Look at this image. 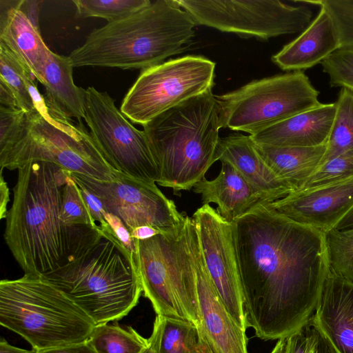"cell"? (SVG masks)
<instances>
[{
  "label": "cell",
  "instance_id": "bcb514c9",
  "mask_svg": "<svg viewBox=\"0 0 353 353\" xmlns=\"http://www.w3.org/2000/svg\"><path fill=\"white\" fill-rule=\"evenodd\" d=\"M142 353H152V352L151 351V350L149 347V345H148V347L142 352Z\"/></svg>",
  "mask_w": 353,
  "mask_h": 353
},
{
  "label": "cell",
  "instance_id": "e575fe53",
  "mask_svg": "<svg viewBox=\"0 0 353 353\" xmlns=\"http://www.w3.org/2000/svg\"><path fill=\"white\" fill-rule=\"evenodd\" d=\"M319 330L310 320L286 339V353H319Z\"/></svg>",
  "mask_w": 353,
  "mask_h": 353
},
{
  "label": "cell",
  "instance_id": "5b68a950",
  "mask_svg": "<svg viewBox=\"0 0 353 353\" xmlns=\"http://www.w3.org/2000/svg\"><path fill=\"white\" fill-rule=\"evenodd\" d=\"M160 178L175 192L205 179L217 161L223 128L216 97L210 90L165 111L143 125Z\"/></svg>",
  "mask_w": 353,
  "mask_h": 353
},
{
  "label": "cell",
  "instance_id": "f1b7e54d",
  "mask_svg": "<svg viewBox=\"0 0 353 353\" xmlns=\"http://www.w3.org/2000/svg\"><path fill=\"white\" fill-rule=\"evenodd\" d=\"M329 272L353 283V228L325 232Z\"/></svg>",
  "mask_w": 353,
  "mask_h": 353
},
{
  "label": "cell",
  "instance_id": "3957f363",
  "mask_svg": "<svg viewBox=\"0 0 353 353\" xmlns=\"http://www.w3.org/2000/svg\"><path fill=\"white\" fill-rule=\"evenodd\" d=\"M196 25L177 0L152 1L125 19L94 30L69 58L73 67L142 70L184 52Z\"/></svg>",
  "mask_w": 353,
  "mask_h": 353
},
{
  "label": "cell",
  "instance_id": "1f68e13d",
  "mask_svg": "<svg viewBox=\"0 0 353 353\" xmlns=\"http://www.w3.org/2000/svg\"><path fill=\"white\" fill-rule=\"evenodd\" d=\"M61 218L65 224L70 226H99L91 216L71 172L63 188Z\"/></svg>",
  "mask_w": 353,
  "mask_h": 353
},
{
  "label": "cell",
  "instance_id": "30bf717a",
  "mask_svg": "<svg viewBox=\"0 0 353 353\" xmlns=\"http://www.w3.org/2000/svg\"><path fill=\"white\" fill-rule=\"evenodd\" d=\"M215 63L187 55L142 70L121 105L132 123L143 125L165 111L212 89Z\"/></svg>",
  "mask_w": 353,
  "mask_h": 353
},
{
  "label": "cell",
  "instance_id": "74e56055",
  "mask_svg": "<svg viewBox=\"0 0 353 353\" xmlns=\"http://www.w3.org/2000/svg\"><path fill=\"white\" fill-rule=\"evenodd\" d=\"M31 350V353H97L88 340L79 343Z\"/></svg>",
  "mask_w": 353,
  "mask_h": 353
},
{
  "label": "cell",
  "instance_id": "44dd1931",
  "mask_svg": "<svg viewBox=\"0 0 353 353\" xmlns=\"http://www.w3.org/2000/svg\"><path fill=\"white\" fill-rule=\"evenodd\" d=\"M19 3V0L0 1V43L15 54L39 81L51 50Z\"/></svg>",
  "mask_w": 353,
  "mask_h": 353
},
{
  "label": "cell",
  "instance_id": "8992f818",
  "mask_svg": "<svg viewBox=\"0 0 353 353\" xmlns=\"http://www.w3.org/2000/svg\"><path fill=\"white\" fill-rule=\"evenodd\" d=\"M103 237L68 264L41 275L83 310L97 325L120 320L143 292L134 258L110 225Z\"/></svg>",
  "mask_w": 353,
  "mask_h": 353
},
{
  "label": "cell",
  "instance_id": "ac0fdd59",
  "mask_svg": "<svg viewBox=\"0 0 353 353\" xmlns=\"http://www.w3.org/2000/svg\"><path fill=\"white\" fill-rule=\"evenodd\" d=\"M336 114L335 103H322L250 135L256 144L315 147L327 144Z\"/></svg>",
  "mask_w": 353,
  "mask_h": 353
},
{
  "label": "cell",
  "instance_id": "277c9868",
  "mask_svg": "<svg viewBox=\"0 0 353 353\" xmlns=\"http://www.w3.org/2000/svg\"><path fill=\"white\" fill-rule=\"evenodd\" d=\"M51 163L72 174L111 181L121 172L105 159L81 121L47 108L25 112L0 106V168Z\"/></svg>",
  "mask_w": 353,
  "mask_h": 353
},
{
  "label": "cell",
  "instance_id": "8d00e7d4",
  "mask_svg": "<svg viewBox=\"0 0 353 353\" xmlns=\"http://www.w3.org/2000/svg\"><path fill=\"white\" fill-rule=\"evenodd\" d=\"M74 181L79 188L81 196L84 200L93 220L96 223H99V225L101 227L108 225V223L105 218V214L106 212L101 199L94 192L88 190L84 185L77 181Z\"/></svg>",
  "mask_w": 353,
  "mask_h": 353
},
{
  "label": "cell",
  "instance_id": "836d02e7",
  "mask_svg": "<svg viewBox=\"0 0 353 353\" xmlns=\"http://www.w3.org/2000/svg\"><path fill=\"white\" fill-rule=\"evenodd\" d=\"M323 71L328 76L332 87L353 90V50L339 48L322 63Z\"/></svg>",
  "mask_w": 353,
  "mask_h": 353
},
{
  "label": "cell",
  "instance_id": "52a82bcc",
  "mask_svg": "<svg viewBox=\"0 0 353 353\" xmlns=\"http://www.w3.org/2000/svg\"><path fill=\"white\" fill-rule=\"evenodd\" d=\"M0 324L34 350L87 341L97 324L39 274L0 281Z\"/></svg>",
  "mask_w": 353,
  "mask_h": 353
},
{
  "label": "cell",
  "instance_id": "ffe728a7",
  "mask_svg": "<svg viewBox=\"0 0 353 353\" xmlns=\"http://www.w3.org/2000/svg\"><path fill=\"white\" fill-rule=\"evenodd\" d=\"M217 160L232 165L272 203L292 192L291 188L276 176L258 153L250 135L232 134L221 138Z\"/></svg>",
  "mask_w": 353,
  "mask_h": 353
},
{
  "label": "cell",
  "instance_id": "ee69618b",
  "mask_svg": "<svg viewBox=\"0 0 353 353\" xmlns=\"http://www.w3.org/2000/svg\"><path fill=\"white\" fill-rule=\"evenodd\" d=\"M287 339L278 340L270 353H286Z\"/></svg>",
  "mask_w": 353,
  "mask_h": 353
},
{
  "label": "cell",
  "instance_id": "7c38bea8",
  "mask_svg": "<svg viewBox=\"0 0 353 353\" xmlns=\"http://www.w3.org/2000/svg\"><path fill=\"white\" fill-rule=\"evenodd\" d=\"M85 116L90 133L107 161L118 172L150 183L160 174L148 137L137 129L106 92L85 89Z\"/></svg>",
  "mask_w": 353,
  "mask_h": 353
},
{
  "label": "cell",
  "instance_id": "6da1fadb",
  "mask_svg": "<svg viewBox=\"0 0 353 353\" xmlns=\"http://www.w3.org/2000/svg\"><path fill=\"white\" fill-rule=\"evenodd\" d=\"M233 223L247 327L263 341L287 339L312 318L329 274L325 232L269 203Z\"/></svg>",
  "mask_w": 353,
  "mask_h": 353
},
{
  "label": "cell",
  "instance_id": "4dcf8cb0",
  "mask_svg": "<svg viewBox=\"0 0 353 353\" xmlns=\"http://www.w3.org/2000/svg\"><path fill=\"white\" fill-rule=\"evenodd\" d=\"M293 2L323 8L331 20L339 48L353 50V0H294Z\"/></svg>",
  "mask_w": 353,
  "mask_h": 353
},
{
  "label": "cell",
  "instance_id": "603a6c76",
  "mask_svg": "<svg viewBox=\"0 0 353 353\" xmlns=\"http://www.w3.org/2000/svg\"><path fill=\"white\" fill-rule=\"evenodd\" d=\"M73 68L69 57L50 51L39 82L46 89L43 98L50 110L81 121L85 116V89L74 84Z\"/></svg>",
  "mask_w": 353,
  "mask_h": 353
},
{
  "label": "cell",
  "instance_id": "4316f807",
  "mask_svg": "<svg viewBox=\"0 0 353 353\" xmlns=\"http://www.w3.org/2000/svg\"><path fill=\"white\" fill-rule=\"evenodd\" d=\"M97 353H142L148 347V339L131 326L97 325L88 339Z\"/></svg>",
  "mask_w": 353,
  "mask_h": 353
},
{
  "label": "cell",
  "instance_id": "8fae6325",
  "mask_svg": "<svg viewBox=\"0 0 353 353\" xmlns=\"http://www.w3.org/2000/svg\"><path fill=\"white\" fill-rule=\"evenodd\" d=\"M197 25L222 32L268 39L303 32L312 21L308 5L279 0H177Z\"/></svg>",
  "mask_w": 353,
  "mask_h": 353
},
{
  "label": "cell",
  "instance_id": "5bb4252c",
  "mask_svg": "<svg viewBox=\"0 0 353 353\" xmlns=\"http://www.w3.org/2000/svg\"><path fill=\"white\" fill-rule=\"evenodd\" d=\"M192 219L211 281L228 312L246 331L234 223L223 218L210 204L198 208Z\"/></svg>",
  "mask_w": 353,
  "mask_h": 353
},
{
  "label": "cell",
  "instance_id": "f546056e",
  "mask_svg": "<svg viewBox=\"0 0 353 353\" xmlns=\"http://www.w3.org/2000/svg\"><path fill=\"white\" fill-rule=\"evenodd\" d=\"M79 16L98 17L108 23L125 19L151 3L150 0H74Z\"/></svg>",
  "mask_w": 353,
  "mask_h": 353
},
{
  "label": "cell",
  "instance_id": "b9f144b4",
  "mask_svg": "<svg viewBox=\"0 0 353 353\" xmlns=\"http://www.w3.org/2000/svg\"><path fill=\"white\" fill-rule=\"evenodd\" d=\"M31 351L13 346L3 338L0 340V353H31Z\"/></svg>",
  "mask_w": 353,
  "mask_h": 353
},
{
  "label": "cell",
  "instance_id": "60d3db41",
  "mask_svg": "<svg viewBox=\"0 0 353 353\" xmlns=\"http://www.w3.org/2000/svg\"><path fill=\"white\" fill-rule=\"evenodd\" d=\"M161 232L155 228L150 225H142L136 228L130 233L132 237L135 240H144L151 238Z\"/></svg>",
  "mask_w": 353,
  "mask_h": 353
},
{
  "label": "cell",
  "instance_id": "7bdbcfd3",
  "mask_svg": "<svg viewBox=\"0 0 353 353\" xmlns=\"http://www.w3.org/2000/svg\"><path fill=\"white\" fill-rule=\"evenodd\" d=\"M353 228V210L341 220L334 229L343 230Z\"/></svg>",
  "mask_w": 353,
  "mask_h": 353
},
{
  "label": "cell",
  "instance_id": "9c48e42d",
  "mask_svg": "<svg viewBox=\"0 0 353 353\" xmlns=\"http://www.w3.org/2000/svg\"><path fill=\"white\" fill-rule=\"evenodd\" d=\"M319 95L309 77L295 71L254 80L216 97L223 128L252 135L319 106Z\"/></svg>",
  "mask_w": 353,
  "mask_h": 353
},
{
  "label": "cell",
  "instance_id": "e0dca14e",
  "mask_svg": "<svg viewBox=\"0 0 353 353\" xmlns=\"http://www.w3.org/2000/svg\"><path fill=\"white\" fill-rule=\"evenodd\" d=\"M310 321L336 353H353V283L329 272Z\"/></svg>",
  "mask_w": 353,
  "mask_h": 353
},
{
  "label": "cell",
  "instance_id": "d590c367",
  "mask_svg": "<svg viewBox=\"0 0 353 353\" xmlns=\"http://www.w3.org/2000/svg\"><path fill=\"white\" fill-rule=\"evenodd\" d=\"M105 218L117 241L134 258L136 252L135 240L126 226L119 218L111 213L105 212Z\"/></svg>",
  "mask_w": 353,
  "mask_h": 353
},
{
  "label": "cell",
  "instance_id": "83f0119b",
  "mask_svg": "<svg viewBox=\"0 0 353 353\" xmlns=\"http://www.w3.org/2000/svg\"><path fill=\"white\" fill-rule=\"evenodd\" d=\"M334 103L335 118L321 164L353 148V90L341 88Z\"/></svg>",
  "mask_w": 353,
  "mask_h": 353
},
{
  "label": "cell",
  "instance_id": "7402d4cb",
  "mask_svg": "<svg viewBox=\"0 0 353 353\" xmlns=\"http://www.w3.org/2000/svg\"><path fill=\"white\" fill-rule=\"evenodd\" d=\"M339 49L331 20L320 8L316 17L294 40L272 57L274 64L285 71H303L321 63Z\"/></svg>",
  "mask_w": 353,
  "mask_h": 353
},
{
  "label": "cell",
  "instance_id": "484cf974",
  "mask_svg": "<svg viewBox=\"0 0 353 353\" xmlns=\"http://www.w3.org/2000/svg\"><path fill=\"white\" fill-rule=\"evenodd\" d=\"M148 340L152 353H195L200 345L195 325L161 315L156 316Z\"/></svg>",
  "mask_w": 353,
  "mask_h": 353
},
{
  "label": "cell",
  "instance_id": "f6af8a7d",
  "mask_svg": "<svg viewBox=\"0 0 353 353\" xmlns=\"http://www.w3.org/2000/svg\"><path fill=\"white\" fill-rule=\"evenodd\" d=\"M195 353H210V352L206 346L200 340V345Z\"/></svg>",
  "mask_w": 353,
  "mask_h": 353
},
{
  "label": "cell",
  "instance_id": "4fadbf2b",
  "mask_svg": "<svg viewBox=\"0 0 353 353\" xmlns=\"http://www.w3.org/2000/svg\"><path fill=\"white\" fill-rule=\"evenodd\" d=\"M71 176L94 192L101 199L105 212L119 218L130 233L142 225L152 226L161 232H171L185 222L187 215L179 212L174 202L167 198L155 183L122 173L111 181L72 173Z\"/></svg>",
  "mask_w": 353,
  "mask_h": 353
},
{
  "label": "cell",
  "instance_id": "d6986e66",
  "mask_svg": "<svg viewBox=\"0 0 353 353\" xmlns=\"http://www.w3.org/2000/svg\"><path fill=\"white\" fill-rule=\"evenodd\" d=\"M193 189L201 196L203 205L216 204L217 212L232 223L258 205L272 203L226 162H221V171L214 179H204L196 183Z\"/></svg>",
  "mask_w": 353,
  "mask_h": 353
},
{
  "label": "cell",
  "instance_id": "cb8c5ba5",
  "mask_svg": "<svg viewBox=\"0 0 353 353\" xmlns=\"http://www.w3.org/2000/svg\"><path fill=\"white\" fill-rule=\"evenodd\" d=\"M254 146L276 176L292 192L297 191L320 166L326 144L315 147H281L256 144Z\"/></svg>",
  "mask_w": 353,
  "mask_h": 353
},
{
  "label": "cell",
  "instance_id": "d4e9b609",
  "mask_svg": "<svg viewBox=\"0 0 353 353\" xmlns=\"http://www.w3.org/2000/svg\"><path fill=\"white\" fill-rule=\"evenodd\" d=\"M34 79L17 57L0 43V83L9 90L19 109L25 112H32L45 103Z\"/></svg>",
  "mask_w": 353,
  "mask_h": 353
},
{
  "label": "cell",
  "instance_id": "7a4b0ae2",
  "mask_svg": "<svg viewBox=\"0 0 353 353\" xmlns=\"http://www.w3.org/2000/svg\"><path fill=\"white\" fill-rule=\"evenodd\" d=\"M17 170L3 237L24 274L54 271L103 237L100 225L70 226L62 221V192L69 171L46 162L30 163Z\"/></svg>",
  "mask_w": 353,
  "mask_h": 353
},
{
  "label": "cell",
  "instance_id": "ab89813d",
  "mask_svg": "<svg viewBox=\"0 0 353 353\" xmlns=\"http://www.w3.org/2000/svg\"><path fill=\"white\" fill-rule=\"evenodd\" d=\"M3 169L0 171V219H6L8 213L7 206L10 201V190L3 175Z\"/></svg>",
  "mask_w": 353,
  "mask_h": 353
},
{
  "label": "cell",
  "instance_id": "2e32d148",
  "mask_svg": "<svg viewBox=\"0 0 353 353\" xmlns=\"http://www.w3.org/2000/svg\"><path fill=\"white\" fill-rule=\"evenodd\" d=\"M269 205L281 216L325 232L353 210V177L292 192Z\"/></svg>",
  "mask_w": 353,
  "mask_h": 353
},
{
  "label": "cell",
  "instance_id": "f35d334b",
  "mask_svg": "<svg viewBox=\"0 0 353 353\" xmlns=\"http://www.w3.org/2000/svg\"><path fill=\"white\" fill-rule=\"evenodd\" d=\"M37 1L19 0L20 10L26 15L30 21L37 28L39 6Z\"/></svg>",
  "mask_w": 353,
  "mask_h": 353
},
{
  "label": "cell",
  "instance_id": "9a60e30c",
  "mask_svg": "<svg viewBox=\"0 0 353 353\" xmlns=\"http://www.w3.org/2000/svg\"><path fill=\"white\" fill-rule=\"evenodd\" d=\"M187 227L196 281L200 340L210 353H248L246 331L236 324L220 299L205 268L195 225L188 216Z\"/></svg>",
  "mask_w": 353,
  "mask_h": 353
},
{
  "label": "cell",
  "instance_id": "d6a6232c",
  "mask_svg": "<svg viewBox=\"0 0 353 353\" xmlns=\"http://www.w3.org/2000/svg\"><path fill=\"white\" fill-rule=\"evenodd\" d=\"M352 177L353 148L321 164L299 190L312 189Z\"/></svg>",
  "mask_w": 353,
  "mask_h": 353
},
{
  "label": "cell",
  "instance_id": "ba28073f",
  "mask_svg": "<svg viewBox=\"0 0 353 353\" xmlns=\"http://www.w3.org/2000/svg\"><path fill=\"white\" fill-rule=\"evenodd\" d=\"M135 243L134 259L142 290L157 315L198 327L199 307L187 216L177 230L135 240Z\"/></svg>",
  "mask_w": 353,
  "mask_h": 353
}]
</instances>
